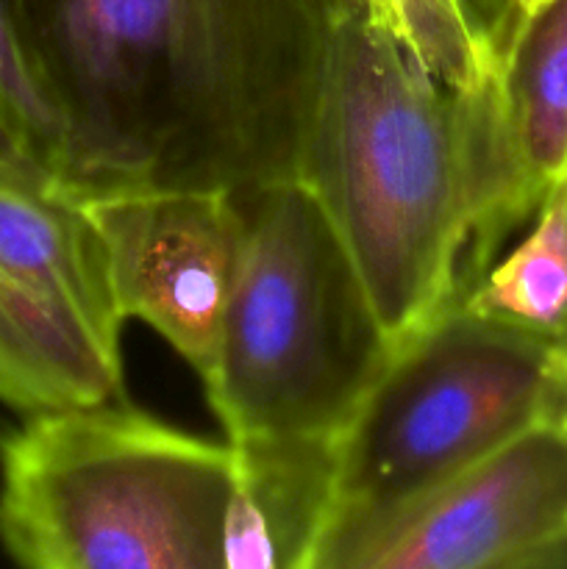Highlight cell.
Listing matches in <instances>:
<instances>
[{
  "instance_id": "ba28073f",
  "label": "cell",
  "mask_w": 567,
  "mask_h": 569,
  "mask_svg": "<svg viewBox=\"0 0 567 569\" xmlns=\"http://www.w3.org/2000/svg\"><path fill=\"white\" fill-rule=\"evenodd\" d=\"M72 198L98 239L122 320L153 328L209 383L245 248L239 194L120 187Z\"/></svg>"
},
{
  "instance_id": "9a60e30c",
  "label": "cell",
  "mask_w": 567,
  "mask_h": 569,
  "mask_svg": "<svg viewBox=\"0 0 567 569\" xmlns=\"http://www.w3.org/2000/svg\"><path fill=\"white\" fill-rule=\"evenodd\" d=\"M554 3H556V0H517V28H520L523 22L531 20V17H537L539 11H545L548 6H554Z\"/></svg>"
},
{
  "instance_id": "6da1fadb",
  "label": "cell",
  "mask_w": 567,
  "mask_h": 569,
  "mask_svg": "<svg viewBox=\"0 0 567 569\" xmlns=\"http://www.w3.org/2000/svg\"><path fill=\"white\" fill-rule=\"evenodd\" d=\"M70 194L300 172L348 0H14Z\"/></svg>"
},
{
  "instance_id": "5bb4252c",
  "label": "cell",
  "mask_w": 567,
  "mask_h": 569,
  "mask_svg": "<svg viewBox=\"0 0 567 569\" xmlns=\"http://www.w3.org/2000/svg\"><path fill=\"white\" fill-rule=\"evenodd\" d=\"M0 176L33 183V187L64 189V183L48 170V164L33 153L31 144L17 133V128L3 114H0Z\"/></svg>"
},
{
  "instance_id": "e0dca14e",
  "label": "cell",
  "mask_w": 567,
  "mask_h": 569,
  "mask_svg": "<svg viewBox=\"0 0 567 569\" xmlns=\"http://www.w3.org/2000/svg\"><path fill=\"white\" fill-rule=\"evenodd\" d=\"M367 3H370V0H367Z\"/></svg>"
},
{
  "instance_id": "2e32d148",
  "label": "cell",
  "mask_w": 567,
  "mask_h": 569,
  "mask_svg": "<svg viewBox=\"0 0 567 569\" xmlns=\"http://www.w3.org/2000/svg\"><path fill=\"white\" fill-rule=\"evenodd\" d=\"M565 372H567V348H565Z\"/></svg>"
},
{
  "instance_id": "52a82bcc",
  "label": "cell",
  "mask_w": 567,
  "mask_h": 569,
  "mask_svg": "<svg viewBox=\"0 0 567 569\" xmlns=\"http://www.w3.org/2000/svg\"><path fill=\"white\" fill-rule=\"evenodd\" d=\"M567 537V409L361 531L317 569H543Z\"/></svg>"
},
{
  "instance_id": "277c9868",
  "label": "cell",
  "mask_w": 567,
  "mask_h": 569,
  "mask_svg": "<svg viewBox=\"0 0 567 569\" xmlns=\"http://www.w3.org/2000/svg\"><path fill=\"white\" fill-rule=\"evenodd\" d=\"M237 194L245 248L206 400L228 442L339 439L395 345L298 176Z\"/></svg>"
},
{
  "instance_id": "5b68a950",
  "label": "cell",
  "mask_w": 567,
  "mask_h": 569,
  "mask_svg": "<svg viewBox=\"0 0 567 569\" xmlns=\"http://www.w3.org/2000/svg\"><path fill=\"white\" fill-rule=\"evenodd\" d=\"M565 348L465 306L400 342L339 437L337 520L322 550L565 411Z\"/></svg>"
},
{
  "instance_id": "30bf717a",
  "label": "cell",
  "mask_w": 567,
  "mask_h": 569,
  "mask_svg": "<svg viewBox=\"0 0 567 569\" xmlns=\"http://www.w3.org/2000/svg\"><path fill=\"white\" fill-rule=\"evenodd\" d=\"M495 106L506 161L534 217L548 189L567 176V0L517 28Z\"/></svg>"
},
{
  "instance_id": "8fae6325",
  "label": "cell",
  "mask_w": 567,
  "mask_h": 569,
  "mask_svg": "<svg viewBox=\"0 0 567 569\" xmlns=\"http://www.w3.org/2000/svg\"><path fill=\"white\" fill-rule=\"evenodd\" d=\"M370 9L439 83L465 94L498 81L517 31V0H370Z\"/></svg>"
},
{
  "instance_id": "7a4b0ae2",
  "label": "cell",
  "mask_w": 567,
  "mask_h": 569,
  "mask_svg": "<svg viewBox=\"0 0 567 569\" xmlns=\"http://www.w3.org/2000/svg\"><path fill=\"white\" fill-rule=\"evenodd\" d=\"M495 83L476 94L445 87L367 0L342 6L298 178L326 209L395 348L465 303L506 239L528 226Z\"/></svg>"
},
{
  "instance_id": "7c38bea8",
  "label": "cell",
  "mask_w": 567,
  "mask_h": 569,
  "mask_svg": "<svg viewBox=\"0 0 567 569\" xmlns=\"http://www.w3.org/2000/svg\"><path fill=\"white\" fill-rule=\"evenodd\" d=\"M461 306L567 342V176L548 189L526 237L489 264Z\"/></svg>"
},
{
  "instance_id": "9c48e42d",
  "label": "cell",
  "mask_w": 567,
  "mask_h": 569,
  "mask_svg": "<svg viewBox=\"0 0 567 569\" xmlns=\"http://www.w3.org/2000/svg\"><path fill=\"white\" fill-rule=\"evenodd\" d=\"M222 569H315L337 520L339 439H239Z\"/></svg>"
},
{
  "instance_id": "8992f818",
  "label": "cell",
  "mask_w": 567,
  "mask_h": 569,
  "mask_svg": "<svg viewBox=\"0 0 567 569\" xmlns=\"http://www.w3.org/2000/svg\"><path fill=\"white\" fill-rule=\"evenodd\" d=\"M122 322L76 198L0 176V403L122 398Z\"/></svg>"
},
{
  "instance_id": "3957f363",
  "label": "cell",
  "mask_w": 567,
  "mask_h": 569,
  "mask_svg": "<svg viewBox=\"0 0 567 569\" xmlns=\"http://www.w3.org/2000/svg\"><path fill=\"white\" fill-rule=\"evenodd\" d=\"M231 489V445L126 398L0 428V548L28 569L222 567Z\"/></svg>"
},
{
  "instance_id": "4fadbf2b",
  "label": "cell",
  "mask_w": 567,
  "mask_h": 569,
  "mask_svg": "<svg viewBox=\"0 0 567 569\" xmlns=\"http://www.w3.org/2000/svg\"><path fill=\"white\" fill-rule=\"evenodd\" d=\"M0 114L64 183L61 122L26 42L14 0H0Z\"/></svg>"
}]
</instances>
